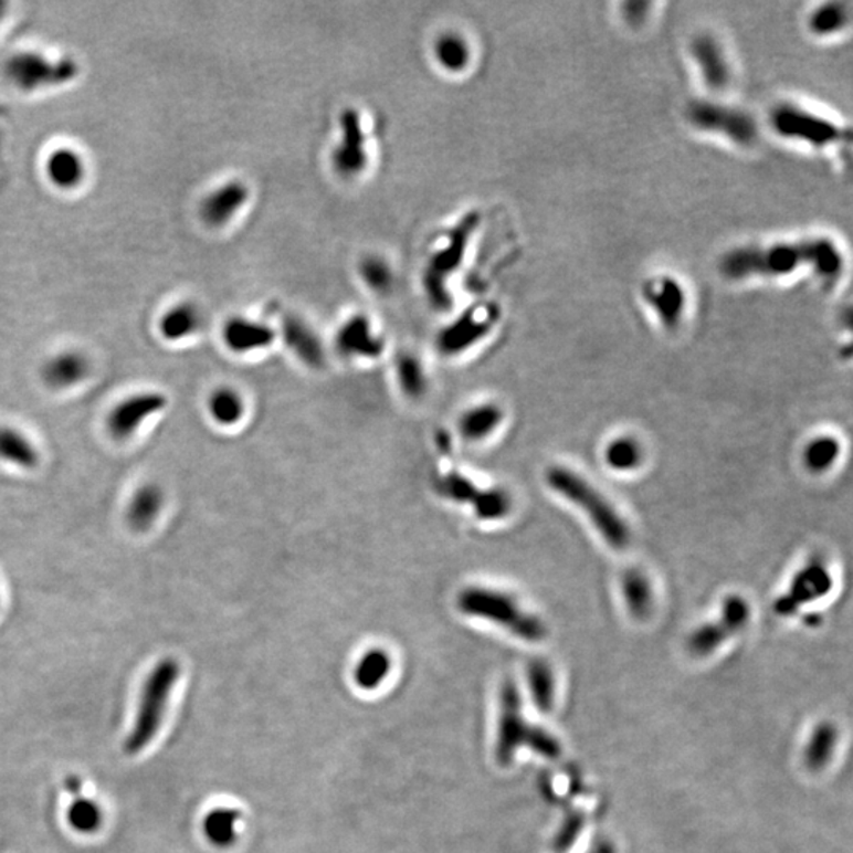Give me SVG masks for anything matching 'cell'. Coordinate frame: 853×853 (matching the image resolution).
Segmentation results:
<instances>
[{
	"mask_svg": "<svg viewBox=\"0 0 853 853\" xmlns=\"http://www.w3.org/2000/svg\"><path fill=\"white\" fill-rule=\"evenodd\" d=\"M165 495L161 488L156 484L143 485L138 492H136L134 499H131L130 506H128V524L136 531H146L152 527L154 522L157 520L158 514H160L161 507H164Z\"/></svg>",
	"mask_w": 853,
	"mask_h": 853,
	"instance_id": "cell-25",
	"label": "cell"
},
{
	"mask_svg": "<svg viewBox=\"0 0 853 853\" xmlns=\"http://www.w3.org/2000/svg\"><path fill=\"white\" fill-rule=\"evenodd\" d=\"M436 492L444 499L455 503V505L472 506L474 499L480 495L481 487H477L465 474L450 472L436 480Z\"/></svg>",
	"mask_w": 853,
	"mask_h": 853,
	"instance_id": "cell-38",
	"label": "cell"
},
{
	"mask_svg": "<svg viewBox=\"0 0 853 853\" xmlns=\"http://www.w3.org/2000/svg\"><path fill=\"white\" fill-rule=\"evenodd\" d=\"M621 596L629 613L638 620H645L652 613L654 594L652 582L639 568H631L621 576Z\"/></svg>",
	"mask_w": 853,
	"mask_h": 853,
	"instance_id": "cell-23",
	"label": "cell"
},
{
	"mask_svg": "<svg viewBox=\"0 0 853 853\" xmlns=\"http://www.w3.org/2000/svg\"><path fill=\"white\" fill-rule=\"evenodd\" d=\"M7 13H9V6L0 0V24H2L3 20H6Z\"/></svg>",
	"mask_w": 853,
	"mask_h": 853,
	"instance_id": "cell-46",
	"label": "cell"
},
{
	"mask_svg": "<svg viewBox=\"0 0 853 853\" xmlns=\"http://www.w3.org/2000/svg\"><path fill=\"white\" fill-rule=\"evenodd\" d=\"M642 297L661 325L675 330L682 325L687 308L685 285L672 275H656L642 286Z\"/></svg>",
	"mask_w": 853,
	"mask_h": 853,
	"instance_id": "cell-13",
	"label": "cell"
},
{
	"mask_svg": "<svg viewBox=\"0 0 853 853\" xmlns=\"http://www.w3.org/2000/svg\"><path fill=\"white\" fill-rule=\"evenodd\" d=\"M643 447L632 436H618L610 441L604 451L607 466L613 472L629 473L638 470L643 462Z\"/></svg>",
	"mask_w": 853,
	"mask_h": 853,
	"instance_id": "cell-31",
	"label": "cell"
},
{
	"mask_svg": "<svg viewBox=\"0 0 853 853\" xmlns=\"http://www.w3.org/2000/svg\"><path fill=\"white\" fill-rule=\"evenodd\" d=\"M239 811L233 808H217L209 812L202 822L206 838L211 841L215 847L227 849L236 841V825L239 822Z\"/></svg>",
	"mask_w": 853,
	"mask_h": 853,
	"instance_id": "cell-30",
	"label": "cell"
},
{
	"mask_svg": "<svg viewBox=\"0 0 853 853\" xmlns=\"http://www.w3.org/2000/svg\"><path fill=\"white\" fill-rule=\"evenodd\" d=\"M481 217L477 212L466 213L450 233L444 238L443 244L436 248L432 253L424 275H422V285H424L426 297L430 304L439 310L450 307L451 296L447 292V281L462 266L463 259L468 252L472 236L480 227Z\"/></svg>",
	"mask_w": 853,
	"mask_h": 853,
	"instance_id": "cell-7",
	"label": "cell"
},
{
	"mask_svg": "<svg viewBox=\"0 0 853 853\" xmlns=\"http://www.w3.org/2000/svg\"><path fill=\"white\" fill-rule=\"evenodd\" d=\"M89 367L86 356L78 351H64L43 366V381L53 389L70 388L86 378Z\"/></svg>",
	"mask_w": 853,
	"mask_h": 853,
	"instance_id": "cell-21",
	"label": "cell"
},
{
	"mask_svg": "<svg viewBox=\"0 0 853 853\" xmlns=\"http://www.w3.org/2000/svg\"><path fill=\"white\" fill-rule=\"evenodd\" d=\"M770 127L779 138L812 149H829L847 138V131L836 120L796 102L775 105L770 113Z\"/></svg>",
	"mask_w": 853,
	"mask_h": 853,
	"instance_id": "cell-8",
	"label": "cell"
},
{
	"mask_svg": "<svg viewBox=\"0 0 853 853\" xmlns=\"http://www.w3.org/2000/svg\"><path fill=\"white\" fill-rule=\"evenodd\" d=\"M838 731L831 724H820L808 743L807 762L812 770L825 767L836 748Z\"/></svg>",
	"mask_w": 853,
	"mask_h": 853,
	"instance_id": "cell-39",
	"label": "cell"
},
{
	"mask_svg": "<svg viewBox=\"0 0 853 853\" xmlns=\"http://www.w3.org/2000/svg\"><path fill=\"white\" fill-rule=\"evenodd\" d=\"M249 197V187L242 180L233 179L220 183L201 200V222L209 228L227 227L248 204Z\"/></svg>",
	"mask_w": 853,
	"mask_h": 853,
	"instance_id": "cell-15",
	"label": "cell"
},
{
	"mask_svg": "<svg viewBox=\"0 0 853 853\" xmlns=\"http://www.w3.org/2000/svg\"><path fill=\"white\" fill-rule=\"evenodd\" d=\"M209 411L217 424L225 426L238 424L245 413L244 399L234 389L223 386L215 389L209 397Z\"/></svg>",
	"mask_w": 853,
	"mask_h": 853,
	"instance_id": "cell-34",
	"label": "cell"
},
{
	"mask_svg": "<svg viewBox=\"0 0 853 853\" xmlns=\"http://www.w3.org/2000/svg\"><path fill=\"white\" fill-rule=\"evenodd\" d=\"M435 57L440 67L451 73H461L472 62V48L465 36L457 32L440 35L435 43Z\"/></svg>",
	"mask_w": 853,
	"mask_h": 853,
	"instance_id": "cell-26",
	"label": "cell"
},
{
	"mask_svg": "<svg viewBox=\"0 0 853 853\" xmlns=\"http://www.w3.org/2000/svg\"><path fill=\"white\" fill-rule=\"evenodd\" d=\"M0 459L21 468H34L39 463V452L23 433L10 426H0Z\"/></svg>",
	"mask_w": 853,
	"mask_h": 853,
	"instance_id": "cell-28",
	"label": "cell"
},
{
	"mask_svg": "<svg viewBox=\"0 0 853 853\" xmlns=\"http://www.w3.org/2000/svg\"><path fill=\"white\" fill-rule=\"evenodd\" d=\"M499 319L496 305H476L444 326L436 336V348L443 356H459L484 340Z\"/></svg>",
	"mask_w": 853,
	"mask_h": 853,
	"instance_id": "cell-10",
	"label": "cell"
},
{
	"mask_svg": "<svg viewBox=\"0 0 853 853\" xmlns=\"http://www.w3.org/2000/svg\"><path fill=\"white\" fill-rule=\"evenodd\" d=\"M282 333L285 344L308 369H322L325 366V348H323L322 340L316 336L315 330L307 323L297 316H285L282 323Z\"/></svg>",
	"mask_w": 853,
	"mask_h": 853,
	"instance_id": "cell-20",
	"label": "cell"
},
{
	"mask_svg": "<svg viewBox=\"0 0 853 853\" xmlns=\"http://www.w3.org/2000/svg\"><path fill=\"white\" fill-rule=\"evenodd\" d=\"M844 267V252L829 238L741 245L719 260V272L730 282L787 278L801 272H812L830 282L838 281Z\"/></svg>",
	"mask_w": 853,
	"mask_h": 853,
	"instance_id": "cell-1",
	"label": "cell"
},
{
	"mask_svg": "<svg viewBox=\"0 0 853 853\" xmlns=\"http://www.w3.org/2000/svg\"><path fill=\"white\" fill-rule=\"evenodd\" d=\"M687 123L698 131L716 135L738 147H751L759 138L756 119L737 106L713 101H694L686 108Z\"/></svg>",
	"mask_w": 853,
	"mask_h": 853,
	"instance_id": "cell-9",
	"label": "cell"
},
{
	"mask_svg": "<svg viewBox=\"0 0 853 853\" xmlns=\"http://www.w3.org/2000/svg\"><path fill=\"white\" fill-rule=\"evenodd\" d=\"M734 635V631L729 628V624L719 618V621H713V623L704 624V626L697 628L696 631L691 634L687 640V650L694 656L704 657L708 656L718 650L727 639Z\"/></svg>",
	"mask_w": 853,
	"mask_h": 853,
	"instance_id": "cell-36",
	"label": "cell"
},
{
	"mask_svg": "<svg viewBox=\"0 0 853 853\" xmlns=\"http://www.w3.org/2000/svg\"><path fill=\"white\" fill-rule=\"evenodd\" d=\"M392 660L388 652L381 649L369 650L356 664L355 680L360 689L371 691L388 678Z\"/></svg>",
	"mask_w": 853,
	"mask_h": 853,
	"instance_id": "cell-29",
	"label": "cell"
},
{
	"mask_svg": "<svg viewBox=\"0 0 853 853\" xmlns=\"http://www.w3.org/2000/svg\"><path fill=\"white\" fill-rule=\"evenodd\" d=\"M222 337L230 351L245 355L271 347L275 340V330L255 319L233 316L223 326Z\"/></svg>",
	"mask_w": 853,
	"mask_h": 853,
	"instance_id": "cell-19",
	"label": "cell"
},
{
	"mask_svg": "<svg viewBox=\"0 0 853 853\" xmlns=\"http://www.w3.org/2000/svg\"><path fill=\"white\" fill-rule=\"evenodd\" d=\"M360 277L364 283L378 294H388L393 286V272L391 266L380 256H367L360 263Z\"/></svg>",
	"mask_w": 853,
	"mask_h": 853,
	"instance_id": "cell-41",
	"label": "cell"
},
{
	"mask_svg": "<svg viewBox=\"0 0 853 853\" xmlns=\"http://www.w3.org/2000/svg\"><path fill=\"white\" fill-rule=\"evenodd\" d=\"M546 483L551 491L582 509L612 549H626L631 540L626 522L618 514L612 503L601 492L596 491L593 485L587 483L580 474L565 466H550L546 472Z\"/></svg>",
	"mask_w": 853,
	"mask_h": 853,
	"instance_id": "cell-2",
	"label": "cell"
},
{
	"mask_svg": "<svg viewBox=\"0 0 853 853\" xmlns=\"http://www.w3.org/2000/svg\"><path fill=\"white\" fill-rule=\"evenodd\" d=\"M583 829V818L580 814H571L566 819L565 825L560 833H558L557 840H555V851L566 853L572 847L573 842L579 838L580 831Z\"/></svg>",
	"mask_w": 853,
	"mask_h": 853,
	"instance_id": "cell-43",
	"label": "cell"
},
{
	"mask_svg": "<svg viewBox=\"0 0 853 853\" xmlns=\"http://www.w3.org/2000/svg\"><path fill=\"white\" fill-rule=\"evenodd\" d=\"M78 75L80 65L75 59L51 57L36 50L17 51L2 64L3 80L23 94L67 86Z\"/></svg>",
	"mask_w": 853,
	"mask_h": 853,
	"instance_id": "cell-6",
	"label": "cell"
},
{
	"mask_svg": "<svg viewBox=\"0 0 853 853\" xmlns=\"http://www.w3.org/2000/svg\"><path fill=\"white\" fill-rule=\"evenodd\" d=\"M165 407H167V397L158 392H145L130 397L117 404L109 414V432L114 439H128L147 418L160 413Z\"/></svg>",
	"mask_w": 853,
	"mask_h": 853,
	"instance_id": "cell-16",
	"label": "cell"
},
{
	"mask_svg": "<svg viewBox=\"0 0 853 853\" xmlns=\"http://www.w3.org/2000/svg\"><path fill=\"white\" fill-rule=\"evenodd\" d=\"M689 53L694 67H696L705 87H708L709 91L720 92L730 86L731 80H734V70H731L729 57H727V51L724 50L716 36L707 34V32L694 36L691 40Z\"/></svg>",
	"mask_w": 853,
	"mask_h": 853,
	"instance_id": "cell-14",
	"label": "cell"
},
{
	"mask_svg": "<svg viewBox=\"0 0 853 853\" xmlns=\"http://www.w3.org/2000/svg\"><path fill=\"white\" fill-rule=\"evenodd\" d=\"M180 665L178 661L167 657L152 668L143 686L138 712L135 715L134 727L125 740V751L138 754L145 751L152 743L164 724L172 687L178 683Z\"/></svg>",
	"mask_w": 853,
	"mask_h": 853,
	"instance_id": "cell-5",
	"label": "cell"
},
{
	"mask_svg": "<svg viewBox=\"0 0 853 853\" xmlns=\"http://www.w3.org/2000/svg\"><path fill=\"white\" fill-rule=\"evenodd\" d=\"M591 853H613V849H612V845L601 844V845H596V847L593 849V852Z\"/></svg>",
	"mask_w": 853,
	"mask_h": 853,
	"instance_id": "cell-45",
	"label": "cell"
},
{
	"mask_svg": "<svg viewBox=\"0 0 853 853\" xmlns=\"http://www.w3.org/2000/svg\"><path fill=\"white\" fill-rule=\"evenodd\" d=\"M503 418H505V413L498 404H477V407L466 410L459 419V435L465 441L477 443V441L488 439L502 425Z\"/></svg>",
	"mask_w": 853,
	"mask_h": 853,
	"instance_id": "cell-22",
	"label": "cell"
},
{
	"mask_svg": "<svg viewBox=\"0 0 853 853\" xmlns=\"http://www.w3.org/2000/svg\"><path fill=\"white\" fill-rule=\"evenodd\" d=\"M201 325V315L197 305L191 303H179L169 307L161 315L158 329L161 337L168 341H180L197 333Z\"/></svg>",
	"mask_w": 853,
	"mask_h": 853,
	"instance_id": "cell-24",
	"label": "cell"
},
{
	"mask_svg": "<svg viewBox=\"0 0 853 853\" xmlns=\"http://www.w3.org/2000/svg\"><path fill=\"white\" fill-rule=\"evenodd\" d=\"M520 748H531L547 759H557L561 752L560 743L555 740L549 731L533 726L524 718L516 683L506 682L502 687L496 760L502 765L510 764Z\"/></svg>",
	"mask_w": 853,
	"mask_h": 853,
	"instance_id": "cell-4",
	"label": "cell"
},
{
	"mask_svg": "<svg viewBox=\"0 0 853 853\" xmlns=\"http://www.w3.org/2000/svg\"><path fill=\"white\" fill-rule=\"evenodd\" d=\"M396 375L397 382L408 399L419 400L425 396L426 386H429L425 369L413 352L404 351L397 356Z\"/></svg>",
	"mask_w": 853,
	"mask_h": 853,
	"instance_id": "cell-27",
	"label": "cell"
},
{
	"mask_svg": "<svg viewBox=\"0 0 853 853\" xmlns=\"http://www.w3.org/2000/svg\"><path fill=\"white\" fill-rule=\"evenodd\" d=\"M727 624L734 634L741 631L743 628L748 624L749 618H751V607L749 602L740 594L727 596L720 607V617Z\"/></svg>",
	"mask_w": 853,
	"mask_h": 853,
	"instance_id": "cell-42",
	"label": "cell"
},
{
	"mask_svg": "<svg viewBox=\"0 0 853 853\" xmlns=\"http://www.w3.org/2000/svg\"><path fill=\"white\" fill-rule=\"evenodd\" d=\"M528 685L533 702L540 713H549L554 708L555 676L546 661H533L528 665Z\"/></svg>",
	"mask_w": 853,
	"mask_h": 853,
	"instance_id": "cell-33",
	"label": "cell"
},
{
	"mask_svg": "<svg viewBox=\"0 0 853 853\" xmlns=\"http://www.w3.org/2000/svg\"><path fill=\"white\" fill-rule=\"evenodd\" d=\"M833 583V573L825 560L820 557L811 558L803 568L798 569L789 590L776 599L775 612L781 617L796 615L801 605L812 604L829 596Z\"/></svg>",
	"mask_w": 853,
	"mask_h": 853,
	"instance_id": "cell-11",
	"label": "cell"
},
{
	"mask_svg": "<svg viewBox=\"0 0 853 853\" xmlns=\"http://www.w3.org/2000/svg\"><path fill=\"white\" fill-rule=\"evenodd\" d=\"M473 513L480 520L498 522L509 516L513 510V498L505 488H481L480 495L472 505Z\"/></svg>",
	"mask_w": 853,
	"mask_h": 853,
	"instance_id": "cell-35",
	"label": "cell"
},
{
	"mask_svg": "<svg viewBox=\"0 0 853 853\" xmlns=\"http://www.w3.org/2000/svg\"><path fill=\"white\" fill-rule=\"evenodd\" d=\"M45 176L54 189L78 190L87 178V164L75 147L59 146L45 158Z\"/></svg>",
	"mask_w": 853,
	"mask_h": 853,
	"instance_id": "cell-18",
	"label": "cell"
},
{
	"mask_svg": "<svg viewBox=\"0 0 853 853\" xmlns=\"http://www.w3.org/2000/svg\"><path fill=\"white\" fill-rule=\"evenodd\" d=\"M69 825L83 834L95 833L102 826L103 812L95 801L76 797L67 812Z\"/></svg>",
	"mask_w": 853,
	"mask_h": 853,
	"instance_id": "cell-40",
	"label": "cell"
},
{
	"mask_svg": "<svg viewBox=\"0 0 853 853\" xmlns=\"http://www.w3.org/2000/svg\"><path fill=\"white\" fill-rule=\"evenodd\" d=\"M81 779L78 776H69L67 779H65V789H67V792L72 793V796L80 797L81 792Z\"/></svg>",
	"mask_w": 853,
	"mask_h": 853,
	"instance_id": "cell-44",
	"label": "cell"
},
{
	"mask_svg": "<svg viewBox=\"0 0 853 853\" xmlns=\"http://www.w3.org/2000/svg\"><path fill=\"white\" fill-rule=\"evenodd\" d=\"M336 347L345 358L377 359L385 351V341L366 315H352L337 330Z\"/></svg>",
	"mask_w": 853,
	"mask_h": 853,
	"instance_id": "cell-17",
	"label": "cell"
},
{
	"mask_svg": "<svg viewBox=\"0 0 853 853\" xmlns=\"http://www.w3.org/2000/svg\"><path fill=\"white\" fill-rule=\"evenodd\" d=\"M849 18L851 14H849L844 3H823L809 17L808 28L812 34L818 36L840 34L842 29L849 24Z\"/></svg>",
	"mask_w": 853,
	"mask_h": 853,
	"instance_id": "cell-37",
	"label": "cell"
},
{
	"mask_svg": "<svg viewBox=\"0 0 853 853\" xmlns=\"http://www.w3.org/2000/svg\"><path fill=\"white\" fill-rule=\"evenodd\" d=\"M330 165L337 176L344 179H355L366 171L369 165L367 135L364 130L362 117L355 108H347L340 116V136L330 152Z\"/></svg>",
	"mask_w": 853,
	"mask_h": 853,
	"instance_id": "cell-12",
	"label": "cell"
},
{
	"mask_svg": "<svg viewBox=\"0 0 853 853\" xmlns=\"http://www.w3.org/2000/svg\"><path fill=\"white\" fill-rule=\"evenodd\" d=\"M841 443L836 436L819 435L809 441L804 447L803 461L808 472L812 474H823L833 468L834 463L840 461Z\"/></svg>",
	"mask_w": 853,
	"mask_h": 853,
	"instance_id": "cell-32",
	"label": "cell"
},
{
	"mask_svg": "<svg viewBox=\"0 0 853 853\" xmlns=\"http://www.w3.org/2000/svg\"><path fill=\"white\" fill-rule=\"evenodd\" d=\"M459 610L466 617L481 618L507 629L527 642L546 639L547 628L540 618L518 605L513 596L487 587H466L457 596Z\"/></svg>",
	"mask_w": 853,
	"mask_h": 853,
	"instance_id": "cell-3",
	"label": "cell"
}]
</instances>
